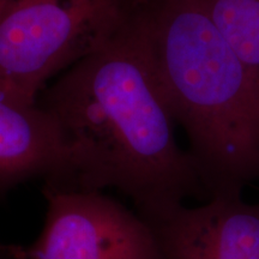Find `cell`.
Here are the masks:
<instances>
[{"label":"cell","mask_w":259,"mask_h":259,"mask_svg":"<svg viewBox=\"0 0 259 259\" xmlns=\"http://www.w3.org/2000/svg\"><path fill=\"white\" fill-rule=\"evenodd\" d=\"M36 103L53 119L65 155L59 181L45 186L115 190L144 220L190 197L208 198L178 143L131 17L111 41L58 76Z\"/></svg>","instance_id":"1"},{"label":"cell","mask_w":259,"mask_h":259,"mask_svg":"<svg viewBox=\"0 0 259 259\" xmlns=\"http://www.w3.org/2000/svg\"><path fill=\"white\" fill-rule=\"evenodd\" d=\"M131 27L208 198L259 180V79L196 0H135Z\"/></svg>","instance_id":"2"},{"label":"cell","mask_w":259,"mask_h":259,"mask_svg":"<svg viewBox=\"0 0 259 259\" xmlns=\"http://www.w3.org/2000/svg\"><path fill=\"white\" fill-rule=\"evenodd\" d=\"M135 0H17L0 11V97L35 105L47 83L111 41Z\"/></svg>","instance_id":"3"},{"label":"cell","mask_w":259,"mask_h":259,"mask_svg":"<svg viewBox=\"0 0 259 259\" xmlns=\"http://www.w3.org/2000/svg\"><path fill=\"white\" fill-rule=\"evenodd\" d=\"M44 194V227L21 259H161L145 220L112 197L53 186Z\"/></svg>","instance_id":"4"},{"label":"cell","mask_w":259,"mask_h":259,"mask_svg":"<svg viewBox=\"0 0 259 259\" xmlns=\"http://www.w3.org/2000/svg\"><path fill=\"white\" fill-rule=\"evenodd\" d=\"M145 222L161 259H259V203L242 193L180 204Z\"/></svg>","instance_id":"5"},{"label":"cell","mask_w":259,"mask_h":259,"mask_svg":"<svg viewBox=\"0 0 259 259\" xmlns=\"http://www.w3.org/2000/svg\"><path fill=\"white\" fill-rule=\"evenodd\" d=\"M64 167V148L51 115L37 103L0 97V194L35 178L57 183Z\"/></svg>","instance_id":"6"},{"label":"cell","mask_w":259,"mask_h":259,"mask_svg":"<svg viewBox=\"0 0 259 259\" xmlns=\"http://www.w3.org/2000/svg\"><path fill=\"white\" fill-rule=\"evenodd\" d=\"M221 36L259 79V0H196Z\"/></svg>","instance_id":"7"},{"label":"cell","mask_w":259,"mask_h":259,"mask_svg":"<svg viewBox=\"0 0 259 259\" xmlns=\"http://www.w3.org/2000/svg\"><path fill=\"white\" fill-rule=\"evenodd\" d=\"M0 259H21V247L19 246H4L0 252Z\"/></svg>","instance_id":"8"},{"label":"cell","mask_w":259,"mask_h":259,"mask_svg":"<svg viewBox=\"0 0 259 259\" xmlns=\"http://www.w3.org/2000/svg\"><path fill=\"white\" fill-rule=\"evenodd\" d=\"M16 2H17V0H0V11H3V10L6 9L11 4H14Z\"/></svg>","instance_id":"9"},{"label":"cell","mask_w":259,"mask_h":259,"mask_svg":"<svg viewBox=\"0 0 259 259\" xmlns=\"http://www.w3.org/2000/svg\"><path fill=\"white\" fill-rule=\"evenodd\" d=\"M3 248H4V246H3V245H0V252L3 251Z\"/></svg>","instance_id":"10"}]
</instances>
